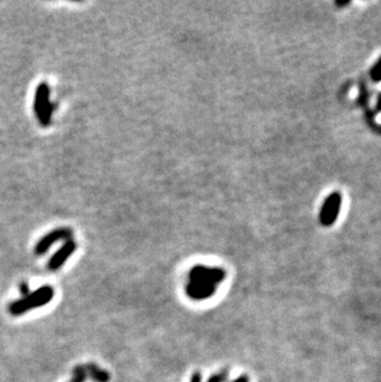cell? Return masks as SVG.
Listing matches in <instances>:
<instances>
[{
  "mask_svg": "<svg viewBox=\"0 0 381 382\" xmlns=\"http://www.w3.org/2000/svg\"><path fill=\"white\" fill-rule=\"evenodd\" d=\"M76 243L73 240H68L66 243H64L57 251L55 252V255L50 259L49 261V270L51 271H56L58 268H61L65 265V262L70 259V256L73 255V252L76 251Z\"/></svg>",
  "mask_w": 381,
  "mask_h": 382,
  "instance_id": "cell-7",
  "label": "cell"
},
{
  "mask_svg": "<svg viewBox=\"0 0 381 382\" xmlns=\"http://www.w3.org/2000/svg\"><path fill=\"white\" fill-rule=\"evenodd\" d=\"M370 77H371V79H373V82L375 83L381 82V56L379 57V59L375 62L373 68H371Z\"/></svg>",
  "mask_w": 381,
  "mask_h": 382,
  "instance_id": "cell-10",
  "label": "cell"
},
{
  "mask_svg": "<svg viewBox=\"0 0 381 382\" xmlns=\"http://www.w3.org/2000/svg\"><path fill=\"white\" fill-rule=\"evenodd\" d=\"M184 289H186V294L190 298V300L204 301L210 298L214 293H216L217 287L212 285H207V283L188 281Z\"/></svg>",
  "mask_w": 381,
  "mask_h": 382,
  "instance_id": "cell-6",
  "label": "cell"
},
{
  "mask_svg": "<svg viewBox=\"0 0 381 382\" xmlns=\"http://www.w3.org/2000/svg\"><path fill=\"white\" fill-rule=\"evenodd\" d=\"M342 195L339 192H333L327 197L320 211V222L323 226H332L337 222L342 209Z\"/></svg>",
  "mask_w": 381,
  "mask_h": 382,
  "instance_id": "cell-4",
  "label": "cell"
},
{
  "mask_svg": "<svg viewBox=\"0 0 381 382\" xmlns=\"http://www.w3.org/2000/svg\"><path fill=\"white\" fill-rule=\"evenodd\" d=\"M189 382H202L201 372H195V374L190 376Z\"/></svg>",
  "mask_w": 381,
  "mask_h": 382,
  "instance_id": "cell-12",
  "label": "cell"
},
{
  "mask_svg": "<svg viewBox=\"0 0 381 382\" xmlns=\"http://www.w3.org/2000/svg\"><path fill=\"white\" fill-rule=\"evenodd\" d=\"M376 113L380 114L381 113V93L377 94V100H376Z\"/></svg>",
  "mask_w": 381,
  "mask_h": 382,
  "instance_id": "cell-15",
  "label": "cell"
},
{
  "mask_svg": "<svg viewBox=\"0 0 381 382\" xmlns=\"http://www.w3.org/2000/svg\"><path fill=\"white\" fill-rule=\"evenodd\" d=\"M88 378L87 372H86L84 365H77L72 371V378L70 382H86Z\"/></svg>",
  "mask_w": 381,
  "mask_h": 382,
  "instance_id": "cell-9",
  "label": "cell"
},
{
  "mask_svg": "<svg viewBox=\"0 0 381 382\" xmlns=\"http://www.w3.org/2000/svg\"><path fill=\"white\" fill-rule=\"evenodd\" d=\"M68 240H72V230L66 228V226L65 228H57L55 230L47 232L45 237L38 240L36 246H35V253L36 255H44L57 241H65L66 243Z\"/></svg>",
  "mask_w": 381,
  "mask_h": 382,
  "instance_id": "cell-5",
  "label": "cell"
},
{
  "mask_svg": "<svg viewBox=\"0 0 381 382\" xmlns=\"http://www.w3.org/2000/svg\"><path fill=\"white\" fill-rule=\"evenodd\" d=\"M50 94H51V91L47 83H40L37 86L34 100V113L38 123L43 126H49L52 121L53 104L50 99Z\"/></svg>",
  "mask_w": 381,
  "mask_h": 382,
  "instance_id": "cell-2",
  "label": "cell"
},
{
  "mask_svg": "<svg viewBox=\"0 0 381 382\" xmlns=\"http://www.w3.org/2000/svg\"><path fill=\"white\" fill-rule=\"evenodd\" d=\"M20 292H22L23 296H26V294L30 293L28 283H22V285H20Z\"/></svg>",
  "mask_w": 381,
  "mask_h": 382,
  "instance_id": "cell-13",
  "label": "cell"
},
{
  "mask_svg": "<svg viewBox=\"0 0 381 382\" xmlns=\"http://www.w3.org/2000/svg\"><path fill=\"white\" fill-rule=\"evenodd\" d=\"M225 271L222 267H209L205 265H196L188 273V281H196L216 286L224 281Z\"/></svg>",
  "mask_w": 381,
  "mask_h": 382,
  "instance_id": "cell-3",
  "label": "cell"
},
{
  "mask_svg": "<svg viewBox=\"0 0 381 382\" xmlns=\"http://www.w3.org/2000/svg\"><path fill=\"white\" fill-rule=\"evenodd\" d=\"M349 4H350L349 0H344V2H339V0H338V2H335V7H338V8L348 7Z\"/></svg>",
  "mask_w": 381,
  "mask_h": 382,
  "instance_id": "cell-14",
  "label": "cell"
},
{
  "mask_svg": "<svg viewBox=\"0 0 381 382\" xmlns=\"http://www.w3.org/2000/svg\"><path fill=\"white\" fill-rule=\"evenodd\" d=\"M228 375H229L228 370H222V371L217 372V374L210 376L207 382H225L228 378Z\"/></svg>",
  "mask_w": 381,
  "mask_h": 382,
  "instance_id": "cell-11",
  "label": "cell"
},
{
  "mask_svg": "<svg viewBox=\"0 0 381 382\" xmlns=\"http://www.w3.org/2000/svg\"><path fill=\"white\" fill-rule=\"evenodd\" d=\"M233 382H249V377L246 375H243V376H240V377L235 378Z\"/></svg>",
  "mask_w": 381,
  "mask_h": 382,
  "instance_id": "cell-16",
  "label": "cell"
},
{
  "mask_svg": "<svg viewBox=\"0 0 381 382\" xmlns=\"http://www.w3.org/2000/svg\"><path fill=\"white\" fill-rule=\"evenodd\" d=\"M55 296V289L51 286L45 285L43 287L37 288L36 291L30 292L29 294L24 296L20 300L15 301L9 306V312L13 315H22L29 310L40 308L46 306L52 301Z\"/></svg>",
  "mask_w": 381,
  "mask_h": 382,
  "instance_id": "cell-1",
  "label": "cell"
},
{
  "mask_svg": "<svg viewBox=\"0 0 381 382\" xmlns=\"http://www.w3.org/2000/svg\"><path fill=\"white\" fill-rule=\"evenodd\" d=\"M84 369H86V372H87L88 377H91L92 380L95 382H109L110 380V375L108 374V372H107L104 369L99 368V366H97L93 363L86 364Z\"/></svg>",
  "mask_w": 381,
  "mask_h": 382,
  "instance_id": "cell-8",
  "label": "cell"
}]
</instances>
